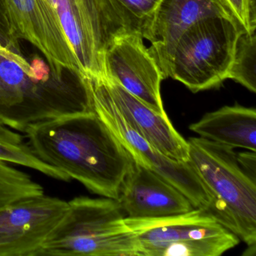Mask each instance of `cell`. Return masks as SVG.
<instances>
[{
	"instance_id": "obj_1",
	"label": "cell",
	"mask_w": 256,
	"mask_h": 256,
	"mask_svg": "<svg viewBox=\"0 0 256 256\" xmlns=\"http://www.w3.org/2000/svg\"><path fill=\"white\" fill-rule=\"evenodd\" d=\"M24 133L31 149L46 164L92 193L119 199L134 161L95 112L50 120Z\"/></svg>"
},
{
	"instance_id": "obj_2",
	"label": "cell",
	"mask_w": 256,
	"mask_h": 256,
	"mask_svg": "<svg viewBox=\"0 0 256 256\" xmlns=\"http://www.w3.org/2000/svg\"><path fill=\"white\" fill-rule=\"evenodd\" d=\"M190 164L211 196L206 210L247 245L256 250V180L240 166L234 148L204 138H190Z\"/></svg>"
},
{
	"instance_id": "obj_3",
	"label": "cell",
	"mask_w": 256,
	"mask_h": 256,
	"mask_svg": "<svg viewBox=\"0 0 256 256\" xmlns=\"http://www.w3.org/2000/svg\"><path fill=\"white\" fill-rule=\"evenodd\" d=\"M118 200L76 197L36 256H140V244L124 224Z\"/></svg>"
},
{
	"instance_id": "obj_4",
	"label": "cell",
	"mask_w": 256,
	"mask_h": 256,
	"mask_svg": "<svg viewBox=\"0 0 256 256\" xmlns=\"http://www.w3.org/2000/svg\"><path fill=\"white\" fill-rule=\"evenodd\" d=\"M245 32L234 19L211 17L196 22L180 37L168 76L192 92L221 86L228 78L240 36Z\"/></svg>"
},
{
	"instance_id": "obj_5",
	"label": "cell",
	"mask_w": 256,
	"mask_h": 256,
	"mask_svg": "<svg viewBox=\"0 0 256 256\" xmlns=\"http://www.w3.org/2000/svg\"><path fill=\"white\" fill-rule=\"evenodd\" d=\"M84 110L74 88L37 82L0 55V121L10 128L25 132L41 122Z\"/></svg>"
},
{
	"instance_id": "obj_6",
	"label": "cell",
	"mask_w": 256,
	"mask_h": 256,
	"mask_svg": "<svg viewBox=\"0 0 256 256\" xmlns=\"http://www.w3.org/2000/svg\"><path fill=\"white\" fill-rule=\"evenodd\" d=\"M94 112L112 130L136 162L158 174L178 188L194 208L206 209L211 196L190 162L162 154L128 124L114 102L102 79L88 78Z\"/></svg>"
},
{
	"instance_id": "obj_7",
	"label": "cell",
	"mask_w": 256,
	"mask_h": 256,
	"mask_svg": "<svg viewBox=\"0 0 256 256\" xmlns=\"http://www.w3.org/2000/svg\"><path fill=\"white\" fill-rule=\"evenodd\" d=\"M58 16L80 70L104 77V54L122 26L106 0H48Z\"/></svg>"
},
{
	"instance_id": "obj_8",
	"label": "cell",
	"mask_w": 256,
	"mask_h": 256,
	"mask_svg": "<svg viewBox=\"0 0 256 256\" xmlns=\"http://www.w3.org/2000/svg\"><path fill=\"white\" fill-rule=\"evenodd\" d=\"M67 208L68 202L44 194L0 208V256H36Z\"/></svg>"
},
{
	"instance_id": "obj_9",
	"label": "cell",
	"mask_w": 256,
	"mask_h": 256,
	"mask_svg": "<svg viewBox=\"0 0 256 256\" xmlns=\"http://www.w3.org/2000/svg\"><path fill=\"white\" fill-rule=\"evenodd\" d=\"M144 40L124 31L115 36L104 52V77L118 82L154 112L166 114L161 96L164 74Z\"/></svg>"
},
{
	"instance_id": "obj_10",
	"label": "cell",
	"mask_w": 256,
	"mask_h": 256,
	"mask_svg": "<svg viewBox=\"0 0 256 256\" xmlns=\"http://www.w3.org/2000/svg\"><path fill=\"white\" fill-rule=\"evenodd\" d=\"M18 38L32 43L52 68L74 56L58 16L48 0H5Z\"/></svg>"
},
{
	"instance_id": "obj_11",
	"label": "cell",
	"mask_w": 256,
	"mask_h": 256,
	"mask_svg": "<svg viewBox=\"0 0 256 256\" xmlns=\"http://www.w3.org/2000/svg\"><path fill=\"white\" fill-rule=\"evenodd\" d=\"M118 202L126 218H158L194 209L188 198L150 169L134 162Z\"/></svg>"
},
{
	"instance_id": "obj_12",
	"label": "cell",
	"mask_w": 256,
	"mask_h": 256,
	"mask_svg": "<svg viewBox=\"0 0 256 256\" xmlns=\"http://www.w3.org/2000/svg\"><path fill=\"white\" fill-rule=\"evenodd\" d=\"M211 17L235 20L222 0H162L148 49L164 79L168 78L170 58L180 36L196 22Z\"/></svg>"
},
{
	"instance_id": "obj_13",
	"label": "cell",
	"mask_w": 256,
	"mask_h": 256,
	"mask_svg": "<svg viewBox=\"0 0 256 256\" xmlns=\"http://www.w3.org/2000/svg\"><path fill=\"white\" fill-rule=\"evenodd\" d=\"M124 224L136 234L140 244V256H154L168 244L218 234L223 227L204 208L158 218H124Z\"/></svg>"
},
{
	"instance_id": "obj_14",
	"label": "cell",
	"mask_w": 256,
	"mask_h": 256,
	"mask_svg": "<svg viewBox=\"0 0 256 256\" xmlns=\"http://www.w3.org/2000/svg\"><path fill=\"white\" fill-rule=\"evenodd\" d=\"M101 78L120 112L138 134L164 155L178 161H188L187 140L175 130L167 114L154 112L113 79Z\"/></svg>"
},
{
	"instance_id": "obj_15",
	"label": "cell",
	"mask_w": 256,
	"mask_h": 256,
	"mask_svg": "<svg viewBox=\"0 0 256 256\" xmlns=\"http://www.w3.org/2000/svg\"><path fill=\"white\" fill-rule=\"evenodd\" d=\"M190 130L200 137L234 148L256 151V110L244 106H224L204 115Z\"/></svg>"
},
{
	"instance_id": "obj_16",
	"label": "cell",
	"mask_w": 256,
	"mask_h": 256,
	"mask_svg": "<svg viewBox=\"0 0 256 256\" xmlns=\"http://www.w3.org/2000/svg\"><path fill=\"white\" fill-rule=\"evenodd\" d=\"M124 32L140 36L150 42L162 0H106Z\"/></svg>"
},
{
	"instance_id": "obj_17",
	"label": "cell",
	"mask_w": 256,
	"mask_h": 256,
	"mask_svg": "<svg viewBox=\"0 0 256 256\" xmlns=\"http://www.w3.org/2000/svg\"><path fill=\"white\" fill-rule=\"evenodd\" d=\"M12 130L0 121V160L34 169L58 180L71 181L66 174L42 161L23 136Z\"/></svg>"
},
{
	"instance_id": "obj_18",
	"label": "cell",
	"mask_w": 256,
	"mask_h": 256,
	"mask_svg": "<svg viewBox=\"0 0 256 256\" xmlns=\"http://www.w3.org/2000/svg\"><path fill=\"white\" fill-rule=\"evenodd\" d=\"M239 242V238L227 230L212 236L168 244L154 256H220Z\"/></svg>"
},
{
	"instance_id": "obj_19",
	"label": "cell",
	"mask_w": 256,
	"mask_h": 256,
	"mask_svg": "<svg viewBox=\"0 0 256 256\" xmlns=\"http://www.w3.org/2000/svg\"><path fill=\"white\" fill-rule=\"evenodd\" d=\"M44 188L30 175L0 160V208L28 198L44 194Z\"/></svg>"
},
{
	"instance_id": "obj_20",
	"label": "cell",
	"mask_w": 256,
	"mask_h": 256,
	"mask_svg": "<svg viewBox=\"0 0 256 256\" xmlns=\"http://www.w3.org/2000/svg\"><path fill=\"white\" fill-rule=\"evenodd\" d=\"M256 34L244 32L238 40L228 79L256 92Z\"/></svg>"
},
{
	"instance_id": "obj_21",
	"label": "cell",
	"mask_w": 256,
	"mask_h": 256,
	"mask_svg": "<svg viewBox=\"0 0 256 256\" xmlns=\"http://www.w3.org/2000/svg\"><path fill=\"white\" fill-rule=\"evenodd\" d=\"M235 20L245 32L252 34L256 29V0H222Z\"/></svg>"
},
{
	"instance_id": "obj_22",
	"label": "cell",
	"mask_w": 256,
	"mask_h": 256,
	"mask_svg": "<svg viewBox=\"0 0 256 256\" xmlns=\"http://www.w3.org/2000/svg\"><path fill=\"white\" fill-rule=\"evenodd\" d=\"M0 46L22 55L19 38L14 31L5 0H0Z\"/></svg>"
},
{
	"instance_id": "obj_23",
	"label": "cell",
	"mask_w": 256,
	"mask_h": 256,
	"mask_svg": "<svg viewBox=\"0 0 256 256\" xmlns=\"http://www.w3.org/2000/svg\"><path fill=\"white\" fill-rule=\"evenodd\" d=\"M0 55H2V56H5V58L17 62L31 78H32L34 80H37V82H40L36 78V76L35 73H34L32 66L26 59H24L23 55L18 54L12 52L10 49L6 48L2 46H0ZM41 83H42V82H41Z\"/></svg>"
},
{
	"instance_id": "obj_24",
	"label": "cell",
	"mask_w": 256,
	"mask_h": 256,
	"mask_svg": "<svg viewBox=\"0 0 256 256\" xmlns=\"http://www.w3.org/2000/svg\"><path fill=\"white\" fill-rule=\"evenodd\" d=\"M238 160L240 166L244 172L253 180H256V154L253 151L240 152L238 154Z\"/></svg>"
}]
</instances>
